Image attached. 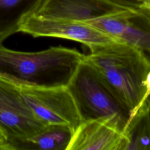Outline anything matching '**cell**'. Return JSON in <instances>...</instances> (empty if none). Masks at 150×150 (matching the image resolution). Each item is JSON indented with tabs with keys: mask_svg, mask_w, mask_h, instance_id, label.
Masks as SVG:
<instances>
[{
	"mask_svg": "<svg viewBox=\"0 0 150 150\" xmlns=\"http://www.w3.org/2000/svg\"><path fill=\"white\" fill-rule=\"evenodd\" d=\"M84 58L75 49L59 46L21 52L6 48L0 40V76L18 86H67Z\"/></svg>",
	"mask_w": 150,
	"mask_h": 150,
	"instance_id": "cell-1",
	"label": "cell"
},
{
	"mask_svg": "<svg viewBox=\"0 0 150 150\" xmlns=\"http://www.w3.org/2000/svg\"><path fill=\"white\" fill-rule=\"evenodd\" d=\"M87 47L90 52L84 59L131 114L145 94L150 60L138 49L118 41Z\"/></svg>",
	"mask_w": 150,
	"mask_h": 150,
	"instance_id": "cell-2",
	"label": "cell"
},
{
	"mask_svg": "<svg viewBox=\"0 0 150 150\" xmlns=\"http://www.w3.org/2000/svg\"><path fill=\"white\" fill-rule=\"evenodd\" d=\"M67 87L74 99L81 122L107 120L123 132L130 111L85 59L79 65Z\"/></svg>",
	"mask_w": 150,
	"mask_h": 150,
	"instance_id": "cell-3",
	"label": "cell"
},
{
	"mask_svg": "<svg viewBox=\"0 0 150 150\" xmlns=\"http://www.w3.org/2000/svg\"><path fill=\"white\" fill-rule=\"evenodd\" d=\"M26 104L46 125H67L74 129L81 119L75 102L67 86H19Z\"/></svg>",
	"mask_w": 150,
	"mask_h": 150,
	"instance_id": "cell-4",
	"label": "cell"
},
{
	"mask_svg": "<svg viewBox=\"0 0 150 150\" xmlns=\"http://www.w3.org/2000/svg\"><path fill=\"white\" fill-rule=\"evenodd\" d=\"M47 125L26 104L19 86L0 76V129L8 143L31 137Z\"/></svg>",
	"mask_w": 150,
	"mask_h": 150,
	"instance_id": "cell-5",
	"label": "cell"
},
{
	"mask_svg": "<svg viewBox=\"0 0 150 150\" xmlns=\"http://www.w3.org/2000/svg\"><path fill=\"white\" fill-rule=\"evenodd\" d=\"M84 23L138 49L150 60V20L138 9H124Z\"/></svg>",
	"mask_w": 150,
	"mask_h": 150,
	"instance_id": "cell-6",
	"label": "cell"
},
{
	"mask_svg": "<svg viewBox=\"0 0 150 150\" xmlns=\"http://www.w3.org/2000/svg\"><path fill=\"white\" fill-rule=\"evenodd\" d=\"M19 32L33 38L53 37L71 40L87 46L117 41L86 23L45 18L34 13L29 15L23 20Z\"/></svg>",
	"mask_w": 150,
	"mask_h": 150,
	"instance_id": "cell-7",
	"label": "cell"
},
{
	"mask_svg": "<svg viewBox=\"0 0 150 150\" xmlns=\"http://www.w3.org/2000/svg\"><path fill=\"white\" fill-rule=\"evenodd\" d=\"M129 8H131L110 0H43L33 13L45 18L85 22Z\"/></svg>",
	"mask_w": 150,
	"mask_h": 150,
	"instance_id": "cell-8",
	"label": "cell"
},
{
	"mask_svg": "<svg viewBox=\"0 0 150 150\" xmlns=\"http://www.w3.org/2000/svg\"><path fill=\"white\" fill-rule=\"evenodd\" d=\"M122 131L104 119L81 122L74 129L67 150H125Z\"/></svg>",
	"mask_w": 150,
	"mask_h": 150,
	"instance_id": "cell-9",
	"label": "cell"
},
{
	"mask_svg": "<svg viewBox=\"0 0 150 150\" xmlns=\"http://www.w3.org/2000/svg\"><path fill=\"white\" fill-rule=\"evenodd\" d=\"M74 129L64 124H49L38 134L9 144L10 150H67Z\"/></svg>",
	"mask_w": 150,
	"mask_h": 150,
	"instance_id": "cell-10",
	"label": "cell"
},
{
	"mask_svg": "<svg viewBox=\"0 0 150 150\" xmlns=\"http://www.w3.org/2000/svg\"><path fill=\"white\" fill-rule=\"evenodd\" d=\"M43 0H0V40L19 32L23 20L34 13Z\"/></svg>",
	"mask_w": 150,
	"mask_h": 150,
	"instance_id": "cell-11",
	"label": "cell"
},
{
	"mask_svg": "<svg viewBox=\"0 0 150 150\" xmlns=\"http://www.w3.org/2000/svg\"><path fill=\"white\" fill-rule=\"evenodd\" d=\"M123 134L127 140L125 150H150V115L148 99L128 122Z\"/></svg>",
	"mask_w": 150,
	"mask_h": 150,
	"instance_id": "cell-12",
	"label": "cell"
},
{
	"mask_svg": "<svg viewBox=\"0 0 150 150\" xmlns=\"http://www.w3.org/2000/svg\"><path fill=\"white\" fill-rule=\"evenodd\" d=\"M145 94L140 102V103L138 104V105L137 106V107L135 108V110L130 115V117L129 119L128 122L130 121V120L134 117V115L135 114V113L137 112L139 108V107H141V105H142V104L147 99V98L150 96V70L148 71L146 76V79H145Z\"/></svg>",
	"mask_w": 150,
	"mask_h": 150,
	"instance_id": "cell-13",
	"label": "cell"
},
{
	"mask_svg": "<svg viewBox=\"0 0 150 150\" xmlns=\"http://www.w3.org/2000/svg\"><path fill=\"white\" fill-rule=\"evenodd\" d=\"M116 4H118L120 5L131 8H135V9H138L139 3L138 2V0H110Z\"/></svg>",
	"mask_w": 150,
	"mask_h": 150,
	"instance_id": "cell-14",
	"label": "cell"
},
{
	"mask_svg": "<svg viewBox=\"0 0 150 150\" xmlns=\"http://www.w3.org/2000/svg\"><path fill=\"white\" fill-rule=\"evenodd\" d=\"M0 150H10L8 139L0 129Z\"/></svg>",
	"mask_w": 150,
	"mask_h": 150,
	"instance_id": "cell-15",
	"label": "cell"
},
{
	"mask_svg": "<svg viewBox=\"0 0 150 150\" xmlns=\"http://www.w3.org/2000/svg\"><path fill=\"white\" fill-rule=\"evenodd\" d=\"M138 9L144 16L150 20V5L139 4Z\"/></svg>",
	"mask_w": 150,
	"mask_h": 150,
	"instance_id": "cell-16",
	"label": "cell"
},
{
	"mask_svg": "<svg viewBox=\"0 0 150 150\" xmlns=\"http://www.w3.org/2000/svg\"><path fill=\"white\" fill-rule=\"evenodd\" d=\"M139 4L150 5V0H138Z\"/></svg>",
	"mask_w": 150,
	"mask_h": 150,
	"instance_id": "cell-17",
	"label": "cell"
},
{
	"mask_svg": "<svg viewBox=\"0 0 150 150\" xmlns=\"http://www.w3.org/2000/svg\"><path fill=\"white\" fill-rule=\"evenodd\" d=\"M148 102H149V115H150V96L147 98Z\"/></svg>",
	"mask_w": 150,
	"mask_h": 150,
	"instance_id": "cell-18",
	"label": "cell"
}]
</instances>
